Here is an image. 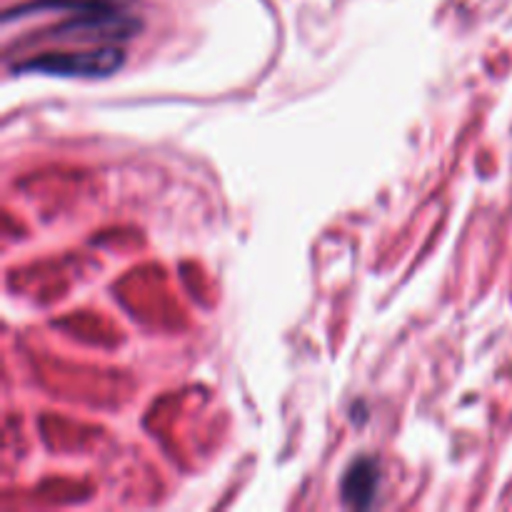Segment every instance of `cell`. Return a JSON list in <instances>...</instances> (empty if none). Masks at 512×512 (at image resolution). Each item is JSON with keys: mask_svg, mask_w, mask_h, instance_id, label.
<instances>
[{"mask_svg": "<svg viewBox=\"0 0 512 512\" xmlns=\"http://www.w3.org/2000/svg\"><path fill=\"white\" fill-rule=\"evenodd\" d=\"M135 0H35L18 10H10L8 18L30 15L35 10H58L70 13V20L60 23L48 38H83V40H128L140 30V18L133 13Z\"/></svg>", "mask_w": 512, "mask_h": 512, "instance_id": "obj_1", "label": "cell"}, {"mask_svg": "<svg viewBox=\"0 0 512 512\" xmlns=\"http://www.w3.org/2000/svg\"><path fill=\"white\" fill-rule=\"evenodd\" d=\"M123 65V50L115 45L85 50V53H45L25 60L18 70L43 75H63V78H105Z\"/></svg>", "mask_w": 512, "mask_h": 512, "instance_id": "obj_2", "label": "cell"}, {"mask_svg": "<svg viewBox=\"0 0 512 512\" xmlns=\"http://www.w3.org/2000/svg\"><path fill=\"white\" fill-rule=\"evenodd\" d=\"M380 470L373 458H358L343 478V500L350 508H370L378 493Z\"/></svg>", "mask_w": 512, "mask_h": 512, "instance_id": "obj_3", "label": "cell"}]
</instances>
